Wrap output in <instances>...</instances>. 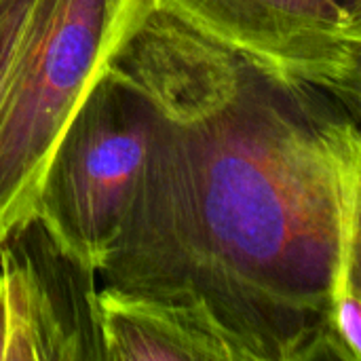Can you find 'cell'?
Wrapping results in <instances>:
<instances>
[{"label":"cell","mask_w":361,"mask_h":361,"mask_svg":"<svg viewBox=\"0 0 361 361\" xmlns=\"http://www.w3.org/2000/svg\"><path fill=\"white\" fill-rule=\"evenodd\" d=\"M157 0H38L0 97V243L32 222L51 152Z\"/></svg>","instance_id":"7a4b0ae2"},{"label":"cell","mask_w":361,"mask_h":361,"mask_svg":"<svg viewBox=\"0 0 361 361\" xmlns=\"http://www.w3.org/2000/svg\"><path fill=\"white\" fill-rule=\"evenodd\" d=\"M95 309L102 361H237L226 338L190 307L106 286Z\"/></svg>","instance_id":"8992f818"},{"label":"cell","mask_w":361,"mask_h":361,"mask_svg":"<svg viewBox=\"0 0 361 361\" xmlns=\"http://www.w3.org/2000/svg\"><path fill=\"white\" fill-rule=\"evenodd\" d=\"M106 70L152 112L108 286L190 307L237 361H341L330 319L361 317L360 106L159 4Z\"/></svg>","instance_id":"6da1fadb"},{"label":"cell","mask_w":361,"mask_h":361,"mask_svg":"<svg viewBox=\"0 0 361 361\" xmlns=\"http://www.w3.org/2000/svg\"><path fill=\"white\" fill-rule=\"evenodd\" d=\"M203 36L361 108V11L338 0H157Z\"/></svg>","instance_id":"277c9868"},{"label":"cell","mask_w":361,"mask_h":361,"mask_svg":"<svg viewBox=\"0 0 361 361\" xmlns=\"http://www.w3.org/2000/svg\"><path fill=\"white\" fill-rule=\"evenodd\" d=\"M95 273L32 220L0 243V361L102 360Z\"/></svg>","instance_id":"5b68a950"},{"label":"cell","mask_w":361,"mask_h":361,"mask_svg":"<svg viewBox=\"0 0 361 361\" xmlns=\"http://www.w3.org/2000/svg\"><path fill=\"white\" fill-rule=\"evenodd\" d=\"M150 135L148 102L104 70L51 152L32 220L59 252L95 275L129 214Z\"/></svg>","instance_id":"3957f363"},{"label":"cell","mask_w":361,"mask_h":361,"mask_svg":"<svg viewBox=\"0 0 361 361\" xmlns=\"http://www.w3.org/2000/svg\"><path fill=\"white\" fill-rule=\"evenodd\" d=\"M38 0H0V97Z\"/></svg>","instance_id":"52a82bcc"},{"label":"cell","mask_w":361,"mask_h":361,"mask_svg":"<svg viewBox=\"0 0 361 361\" xmlns=\"http://www.w3.org/2000/svg\"><path fill=\"white\" fill-rule=\"evenodd\" d=\"M338 2H343V4H347V6H351V8H360L361 11V0H338Z\"/></svg>","instance_id":"ba28073f"}]
</instances>
